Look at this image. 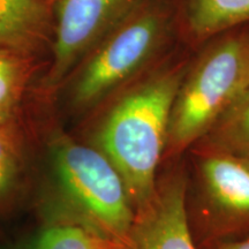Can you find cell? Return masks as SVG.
Segmentation results:
<instances>
[{
	"instance_id": "4",
	"label": "cell",
	"mask_w": 249,
	"mask_h": 249,
	"mask_svg": "<svg viewBox=\"0 0 249 249\" xmlns=\"http://www.w3.org/2000/svg\"><path fill=\"white\" fill-rule=\"evenodd\" d=\"M55 185L67 210L62 222L79 224L127 244L135 211L118 171L95 147L55 133L50 142Z\"/></svg>"
},
{
	"instance_id": "9",
	"label": "cell",
	"mask_w": 249,
	"mask_h": 249,
	"mask_svg": "<svg viewBox=\"0 0 249 249\" xmlns=\"http://www.w3.org/2000/svg\"><path fill=\"white\" fill-rule=\"evenodd\" d=\"M174 4L180 42L194 50L249 23V0H174Z\"/></svg>"
},
{
	"instance_id": "12",
	"label": "cell",
	"mask_w": 249,
	"mask_h": 249,
	"mask_svg": "<svg viewBox=\"0 0 249 249\" xmlns=\"http://www.w3.org/2000/svg\"><path fill=\"white\" fill-rule=\"evenodd\" d=\"M36 68L37 57L0 50V124L18 118Z\"/></svg>"
},
{
	"instance_id": "7",
	"label": "cell",
	"mask_w": 249,
	"mask_h": 249,
	"mask_svg": "<svg viewBox=\"0 0 249 249\" xmlns=\"http://www.w3.org/2000/svg\"><path fill=\"white\" fill-rule=\"evenodd\" d=\"M127 249H196L182 169L176 167L157 179L150 202L135 214Z\"/></svg>"
},
{
	"instance_id": "3",
	"label": "cell",
	"mask_w": 249,
	"mask_h": 249,
	"mask_svg": "<svg viewBox=\"0 0 249 249\" xmlns=\"http://www.w3.org/2000/svg\"><path fill=\"white\" fill-rule=\"evenodd\" d=\"M249 87V29L219 34L195 50L171 111L163 161L189 151Z\"/></svg>"
},
{
	"instance_id": "10",
	"label": "cell",
	"mask_w": 249,
	"mask_h": 249,
	"mask_svg": "<svg viewBox=\"0 0 249 249\" xmlns=\"http://www.w3.org/2000/svg\"><path fill=\"white\" fill-rule=\"evenodd\" d=\"M193 148L249 157V87Z\"/></svg>"
},
{
	"instance_id": "16",
	"label": "cell",
	"mask_w": 249,
	"mask_h": 249,
	"mask_svg": "<svg viewBox=\"0 0 249 249\" xmlns=\"http://www.w3.org/2000/svg\"><path fill=\"white\" fill-rule=\"evenodd\" d=\"M18 249H21V248H18Z\"/></svg>"
},
{
	"instance_id": "6",
	"label": "cell",
	"mask_w": 249,
	"mask_h": 249,
	"mask_svg": "<svg viewBox=\"0 0 249 249\" xmlns=\"http://www.w3.org/2000/svg\"><path fill=\"white\" fill-rule=\"evenodd\" d=\"M148 0H59L46 90L64 86L91 50Z\"/></svg>"
},
{
	"instance_id": "8",
	"label": "cell",
	"mask_w": 249,
	"mask_h": 249,
	"mask_svg": "<svg viewBox=\"0 0 249 249\" xmlns=\"http://www.w3.org/2000/svg\"><path fill=\"white\" fill-rule=\"evenodd\" d=\"M52 8L44 0H0V50L38 57L52 46Z\"/></svg>"
},
{
	"instance_id": "15",
	"label": "cell",
	"mask_w": 249,
	"mask_h": 249,
	"mask_svg": "<svg viewBox=\"0 0 249 249\" xmlns=\"http://www.w3.org/2000/svg\"><path fill=\"white\" fill-rule=\"evenodd\" d=\"M44 1H45V2H48L49 5H51L52 7H54V6L57 5V2L59 1V0H44Z\"/></svg>"
},
{
	"instance_id": "1",
	"label": "cell",
	"mask_w": 249,
	"mask_h": 249,
	"mask_svg": "<svg viewBox=\"0 0 249 249\" xmlns=\"http://www.w3.org/2000/svg\"><path fill=\"white\" fill-rule=\"evenodd\" d=\"M194 53L180 43L157 66L97 108L88 144L118 171L135 214L155 194L171 111Z\"/></svg>"
},
{
	"instance_id": "5",
	"label": "cell",
	"mask_w": 249,
	"mask_h": 249,
	"mask_svg": "<svg viewBox=\"0 0 249 249\" xmlns=\"http://www.w3.org/2000/svg\"><path fill=\"white\" fill-rule=\"evenodd\" d=\"M197 170L201 224L208 240L249 235V157L192 148Z\"/></svg>"
},
{
	"instance_id": "13",
	"label": "cell",
	"mask_w": 249,
	"mask_h": 249,
	"mask_svg": "<svg viewBox=\"0 0 249 249\" xmlns=\"http://www.w3.org/2000/svg\"><path fill=\"white\" fill-rule=\"evenodd\" d=\"M33 249H127V244L105 238L71 222H58L48 227Z\"/></svg>"
},
{
	"instance_id": "14",
	"label": "cell",
	"mask_w": 249,
	"mask_h": 249,
	"mask_svg": "<svg viewBox=\"0 0 249 249\" xmlns=\"http://www.w3.org/2000/svg\"><path fill=\"white\" fill-rule=\"evenodd\" d=\"M203 249H249V235L244 238L208 241Z\"/></svg>"
},
{
	"instance_id": "11",
	"label": "cell",
	"mask_w": 249,
	"mask_h": 249,
	"mask_svg": "<svg viewBox=\"0 0 249 249\" xmlns=\"http://www.w3.org/2000/svg\"><path fill=\"white\" fill-rule=\"evenodd\" d=\"M26 177V147L18 118L0 124V211L17 200Z\"/></svg>"
},
{
	"instance_id": "2",
	"label": "cell",
	"mask_w": 249,
	"mask_h": 249,
	"mask_svg": "<svg viewBox=\"0 0 249 249\" xmlns=\"http://www.w3.org/2000/svg\"><path fill=\"white\" fill-rule=\"evenodd\" d=\"M174 0H148L81 61L70 82L74 110H97L180 44Z\"/></svg>"
}]
</instances>
